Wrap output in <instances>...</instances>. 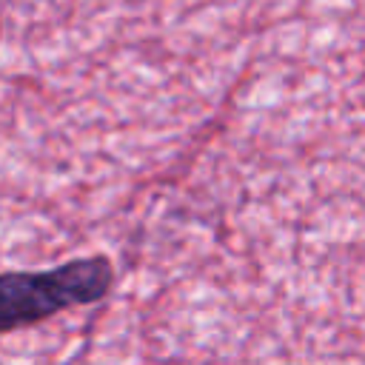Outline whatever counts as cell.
I'll return each mask as SVG.
<instances>
[{
    "instance_id": "1",
    "label": "cell",
    "mask_w": 365,
    "mask_h": 365,
    "mask_svg": "<svg viewBox=\"0 0 365 365\" xmlns=\"http://www.w3.org/2000/svg\"><path fill=\"white\" fill-rule=\"evenodd\" d=\"M114 285L108 257H80L43 271H0V334L37 325L60 311L91 305Z\"/></svg>"
}]
</instances>
